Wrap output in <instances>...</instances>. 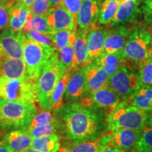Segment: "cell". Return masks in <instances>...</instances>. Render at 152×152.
I'll use <instances>...</instances> for the list:
<instances>
[{
  "instance_id": "6da1fadb",
  "label": "cell",
  "mask_w": 152,
  "mask_h": 152,
  "mask_svg": "<svg viewBox=\"0 0 152 152\" xmlns=\"http://www.w3.org/2000/svg\"><path fill=\"white\" fill-rule=\"evenodd\" d=\"M54 112L59 117L66 135L74 142L96 140L106 128L107 115L92 106L75 102Z\"/></svg>"
},
{
  "instance_id": "7a4b0ae2",
  "label": "cell",
  "mask_w": 152,
  "mask_h": 152,
  "mask_svg": "<svg viewBox=\"0 0 152 152\" xmlns=\"http://www.w3.org/2000/svg\"><path fill=\"white\" fill-rule=\"evenodd\" d=\"M127 65L138 68L152 57V33L144 26H134L121 52Z\"/></svg>"
},
{
  "instance_id": "3957f363",
  "label": "cell",
  "mask_w": 152,
  "mask_h": 152,
  "mask_svg": "<svg viewBox=\"0 0 152 152\" xmlns=\"http://www.w3.org/2000/svg\"><path fill=\"white\" fill-rule=\"evenodd\" d=\"M149 115L123 101L106 116V130L109 132L121 128L143 130L147 125Z\"/></svg>"
},
{
  "instance_id": "277c9868",
  "label": "cell",
  "mask_w": 152,
  "mask_h": 152,
  "mask_svg": "<svg viewBox=\"0 0 152 152\" xmlns=\"http://www.w3.org/2000/svg\"><path fill=\"white\" fill-rule=\"evenodd\" d=\"M66 72L61 65L58 52L51 56L37 81L39 106L43 111H51V101L55 87Z\"/></svg>"
},
{
  "instance_id": "5b68a950",
  "label": "cell",
  "mask_w": 152,
  "mask_h": 152,
  "mask_svg": "<svg viewBox=\"0 0 152 152\" xmlns=\"http://www.w3.org/2000/svg\"><path fill=\"white\" fill-rule=\"evenodd\" d=\"M36 113L34 104L0 99V128L4 130H26Z\"/></svg>"
},
{
  "instance_id": "8992f818",
  "label": "cell",
  "mask_w": 152,
  "mask_h": 152,
  "mask_svg": "<svg viewBox=\"0 0 152 152\" xmlns=\"http://www.w3.org/2000/svg\"><path fill=\"white\" fill-rule=\"evenodd\" d=\"M23 59L30 78L37 81L43 68L56 52L53 47L42 45L23 35Z\"/></svg>"
},
{
  "instance_id": "52a82bcc",
  "label": "cell",
  "mask_w": 152,
  "mask_h": 152,
  "mask_svg": "<svg viewBox=\"0 0 152 152\" xmlns=\"http://www.w3.org/2000/svg\"><path fill=\"white\" fill-rule=\"evenodd\" d=\"M0 99L35 105L38 102L37 81L0 77Z\"/></svg>"
},
{
  "instance_id": "ba28073f",
  "label": "cell",
  "mask_w": 152,
  "mask_h": 152,
  "mask_svg": "<svg viewBox=\"0 0 152 152\" xmlns=\"http://www.w3.org/2000/svg\"><path fill=\"white\" fill-rule=\"evenodd\" d=\"M109 87L127 101L141 87L138 68L126 65L109 77Z\"/></svg>"
},
{
  "instance_id": "9c48e42d",
  "label": "cell",
  "mask_w": 152,
  "mask_h": 152,
  "mask_svg": "<svg viewBox=\"0 0 152 152\" xmlns=\"http://www.w3.org/2000/svg\"><path fill=\"white\" fill-rule=\"evenodd\" d=\"M121 99L109 87L96 92L89 93L81 100L80 103L85 105L92 106L108 115L121 103Z\"/></svg>"
},
{
  "instance_id": "30bf717a",
  "label": "cell",
  "mask_w": 152,
  "mask_h": 152,
  "mask_svg": "<svg viewBox=\"0 0 152 152\" xmlns=\"http://www.w3.org/2000/svg\"><path fill=\"white\" fill-rule=\"evenodd\" d=\"M0 55L23 59V34L10 28L4 30L0 33Z\"/></svg>"
},
{
  "instance_id": "8fae6325",
  "label": "cell",
  "mask_w": 152,
  "mask_h": 152,
  "mask_svg": "<svg viewBox=\"0 0 152 152\" xmlns=\"http://www.w3.org/2000/svg\"><path fill=\"white\" fill-rule=\"evenodd\" d=\"M70 77L64 94V104L75 103L80 98L87 93V81L85 68L73 71Z\"/></svg>"
},
{
  "instance_id": "7c38bea8",
  "label": "cell",
  "mask_w": 152,
  "mask_h": 152,
  "mask_svg": "<svg viewBox=\"0 0 152 152\" xmlns=\"http://www.w3.org/2000/svg\"><path fill=\"white\" fill-rule=\"evenodd\" d=\"M46 15L49 26L53 30V35L61 30L77 29V24L73 16L60 4L49 9Z\"/></svg>"
},
{
  "instance_id": "4fadbf2b",
  "label": "cell",
  "mask_w": 152,
  "mask_h": 152,
  "mask_svg": "<svg viewBox=\"0 0 152 152\" xmlns=\"http://www.w3.org/2000/svg\"><path fill=\"white\" fill-rule=\"evenodd\" d=\"M134 27L130 24L121 25L109 30L104 43V52L113 54L122 52Z\"/></svg>"
},
{
  "instance_id": "5bb4252c",
  "label": "cell",
  "mask_w": 152,
  "mask_h": 152,
  "mask_svg": "<svg viewBox=\"0 0 152 152\" xmlns=\"http://www.w3.org/2000/svg\"><path fill=\"white\" fill-rule=\"evenodd\" d=\"M101 5L98 0H83L77 18L80 30L88 33L99 21Z\"/></svg>"
},
{
  "instance_id": "9a60e30c",
  "label": "cell",
  "mask_w": 152,
  "mask_h": 152,
  "mask_svg": "<svg viewBox=\"0 0 152 152\" xmlns=\"http://www.w3.org/2000/svg\"><path fill=\"white\" fill-rule=\"evenodd\" d=\"M87 92L92 93L109 87V76L96 59L85 67Z\"/></svg>"
},
{
  "instance_id": "2e32d148",
  "label": "cell",
  "mask_w": 152,
  "mask_h": 152,
  "mask_svg": "<svg viewBox=\"0 0 152 152\" xmlns=\"http://www.w3.org/2000/svg\"><path fill=\"white\" fill-rule=\"evenodd\" d=\"M143 130L130 129H118L111 132L110 144L123 152L136 150L137 144L141 137Z\"/></svg>"
},
{
  "instance_id": "e0dca14e",
  "label": "cell",
  "mask_w": 152,
  "mask_h": 152,
  "mask_svg": "<svg viewBox=\"0 0 152 152\" xmlns=\"http://www.w3.org/2000/svg\"><path fill=\"white\" fill-rule=\"evenodd\" d=\"M0 77L15 80L30 78L23 59L4 55H0Z\"/></svg>"
},
{
  "instance_id": "ac0fdd59",
  "label": "cell",
  "mask_w": 152,
  "mask_h": 152,
  "mask_svg": "<svg viewBox=\"0 0 152 152\" xmlns=\"http://www.w3.org/2000/svg\"><path fill=\"white\" fill-rule=\"evenodd\" d=\"M140 5L141 0H127L123 1L120 5L110 26L115 27L121 25H128L135 21L142 14Z\"/></svg>"
},
{
  "instance_id": "d6986e66",
  "label": "cell",
  "mask_w": 152,
  "mask_h": 152,
  "mask_svg": "<svg viewBox=\"0 0 152 152\" xmlns=\"http://www.w3.org/2000/svg\"><path fill=\"white\" fill-rule=\"evenodd\" d=\"M109 29L96 25L87 33V41L90 59H96L104 52V43Z\"/></svg>"
},
{
  "instance_id": "ffe728a7",
  "label": "cell",
  "mask_w": 152,
  "mask_h": 152,
  "mask_svg": "<svg viewBox=\"0 0 152 152\" xmlns=\"http://www.w3.org/2000/svg\"><path fill=\"white\" fill-rule=\"evenodd\" d=\"M87 36V32L84 30H80L77 33V37L73 45L74 58L72 71L85 68L92 61L89 56Z\"/></svg>"
},
{
  "instance_id": "44dd1931",
  "label": "cell",
  "mask_w": 152,
  "mask_h": 152,
  "mask_svg": "<svg viewBox=\"0 0 152 152\" xmlns=\"http://www.w3.org/2000/svg\"><path fill=\"white\" fill-rule=\"evenodd\" d=\"M33 138L24 130H14L7 133L5 143L13 152H25L31 148Z\"/></svg>"
},
{
  "instance_id": "7402d4cb",
  "label": "cell",
  "mask_w": 152,
  "mask_h": 152,
  "mask_svg": "<svg viewBox=\"0 0 152 152\" xmlns=\"http://www.w3.org/2000/svg\"><path fill=\"white\" fill-rule=\"evenodd\" d=\"M111 132L102 135L96 140L74 142L69 148L71 152H102L110 144Z\"/></svg>"
},
{
  "instance_id": "603a6c76",
  "label": "cell",
  "mask_w": 152,
  "mask_h": 152,
  "mask_svg": "<svg viewBox=\"0 0 152 152\" xmlns=\"http://www.w3.org/2000/svg\"><path fill=\"white\" fill-rule=\"evenodd\" d=\"M126 102L142 111H152V86H142Z\"/></svg>"
},
{
  "instance_id": "cb8c5ba5",
  "label": "cell",
  "mask_w": 152,
  "mask_h": 152,
  "mask_svg": "<svg viewBox=\"0 0 152 152\" xmlns=\"http://www.w3.org/2000/svg\"><path fill=\"white\" fill-rule=\"evenodd\" d=\"M96 60L104 68L109 77L127 65L121 53L103 52Z\"/></svg>"
},
{
  "instance_id": "d4e9b609",
  "label": "cell",
  "mask_w": 152,
  "mask_h": 152,
  "mask_svg": "<svg viewBox=\"0 0 152 152\" xmlns=\"http://www.w3.org/2000/svg\"><path fill=\"white\" fill-rule=\"evenodd\" d=\"M31 148L41 152H57L60 148V137L56 133L33 139Z\"/></svg>"
},
{
  "instance_id": "484cf974",
  "label": "cell",
  "mask_w": 152,
  "mask_h": 152,
  "mask_svg": "<svg viewBox=\"0 0 152 152\" xmlns=\"http://www.w3.org/2000/svg\"><path fill=\"white\" fill-rule=\"evenodd\" d=\"M30 14V8L23 5L18 4L14 1V5L11 9L9 26L16 32H21L23 26Z\"/></svg>"
},
{
  "instance_id": "4316f807",
  "label": "cell",
  "mask_w": 152,
  "mask_h": 152,
  "mask_svg": "<svg viewBox=\"0 0 152 152\" xmlns=\"http://www.w3.org/2000/svg\"><path fill=\"white\" fill-rule=\"evenodd\" d=\"M72 71H67L57 83L53 92L52 101H51L52 111H56L65 106L64 102V94H65L66 86H67L68 82L69 80Z\"/></svg>"
},
{
  "instance_id": "83f0119b",
  "label": "cell",
  "mask_w": 152,
  "mask_h": 152,
  "mask_svg": "<svg viewBox=\"0 0 152 152\" xmlns=\"http://www.w3.org/2000/svg\"><path fill=\"white\" fill-rule=\"evenodd\" d=\"M121 4L120 0H104L101 5L99 23L104 26L111 23Z\"/></svg>"
},
{
  "instance_id": "f1b7e54d",
  "label": "cell",
  "mask_w": 152,
  "mask_h": 152,
  "mask_svg": "<svg viewBox=\"0 0 152 152\" xmlns=\"http://www.w3.org/2000/svg\"><path fill=\"white\" fill-rule=\"evenodd\" d=\"M77 29L65 30L58 31L51 35L55 50L59 52L61 49L70 45H74L77 37Z\"/></svg>"
},
{
  "instance_id": "f546056e",
  "label": "cell",
  "mask_w": 152,
  "mask_h": 152,
  "mask_svg": "<svg viewBox=\"0 0 152 152\" xmlns=\"http://www.w3.org/2000/svg\"><path fill=\"white\" fill-rule=\"evenodd\" d=\"M74 45H68L58 52L61 65L66 72L72 71L74 58Z\"/></svg>"
},
{
  "instance_id": "4dcf8cb0",
  "label": "cell",
  "mask_w": 152,
  "mask_h": 152,
  "mask_svg": "<svg viewBox=\"0 0 152 152\" xmlns=\"http://www.w3.org/2000/svg\"><path fill=\"white\" fill-rule=\"evenodd\" d=\"M55 123L56 122L54 115H52L49 111H43L42 110L41 112L38 113H37L34 115L29 126L28 127L26 130L36 128V127L50 125Z\"/></svg>"
},
{
  "instance_id": "1f68e13d",
  "label": "cell",
  "mask_w": 152,
  "mask_h": 152,
  "mask_svg": "<svg viewBox=\"0 0 152 152\" xmlns=\"http://www.w3.org/2000/svg\"><path fill=\"white\" fill-rule=\"evenodd\" d=\"M137 152L152 151V127L147 125L137 144Z\"/></svg>"
},
{
  "instance_id": "d6a6232c",
  "label": "cell",
  "mask_w": 152,
  "mask_h": 152,
  "mask_svg": "<svg viewBox=\"0 0 152 152\" xmlns=\"http://www.w3.org/2000/svg\"><path fill=\"white\" fill-rule=\"evenodd\" d=\"M14 5V0L0 1V32L5 30L9 25L11 9Z\"/></svg>"
},
{
  "instance_id": "836d02e7",
  "label": "cell",
  "mask_w": 152,
  "mask_h": 152,
  "mask_svg": "<svg viewBox=\"0 0 152 152\" xmlns=\"http://www.w3.org/2000/svg\"><path fill=\"white\" fill-rule=\"evenodd\" d=\"M138 73L141 86H152V57L139 66Z\"/></svg>"
},
{
  "instance_id": "e575fe53",
  "label": "cell",
  "mask_w": 152,
  "mask_h": 152,
  "mask_svg": "<svg viewBox=\"0 0 152 152\" xmlns=\"http://www.w3.org/2000/svg\"><path fill=\"white\" fill-rule=\"evenodd\" d=\"M33 28L34 30L45 35L51 36L53 35V30L49 26L47 15L33 16Z\"/></svg>"
},
{
  "instance_id": "d590c367",
  "label": "cell",
  "mask_w": 152,
  "mask_h": 152,
  "mask_svg": "<svg viewBox=\"0 0 152 152\" xmlns=\"http://www.w3.org/2000/svg\"><path fill=\"white\" fill-rule=\"evenodd\" d=\"M56 129L57 123H55L50 125L36 127V128L32 129H28V130H26V131L30 134L32 138L36 139L49 135V134H52V133H55Z\"/></svg>"
},
{
  "instance_id": "8d00e7d4",
  "label": "cell",
  "mask_w": 152,
  "mask_h": 152,
  "mask_svg": "<svg viewBox=\"0 0 152 152\" xmlns=\"http://www.w3.org/2000/svg\"><path fill=\"white\" fill-rule=\"evenodd\" d=\"M50 9V0H36L30 7V11L34 16H45Z\"/></svg>"
},
{
  "instance_id": "74e56055",
  "label": "cell",
  "mask_w": 152,
  "mask_h": 152,
  "mask_svg": "<svg viewBox=\"0 0 152 152\" xmlns=\"http://www.w3.org/2000/svg\"><path fill=\"white\" fill-rule=\"evenodd\" d=\"M83 0H62L60 4L65 7L71 13L77 23V18Z\"/></svg>"
},
{
  "instance_id": "f35d334b",
  "label": "cell",
  "mask_w": 152,
  "mask_h": 152,
  "mask_svg": "<svg viewBox=\"0 0 152 152\" xmlns=\"http://www.w3.org/2000/svg\"><path fill=\"white\" fill-rule=\"evenodd\" d=\"M25 35H26L28 38H29V39H33V40H35L36 42H37L42 44V45L54 47V45H53L51 36L44 35V34L39 33L37 30L34 29L30 30V31Z\"/></svg>"
},
{
  "instance_id": "ab89813d",
  "label": "cell",
  "mask_w": 152,
  "mask_h": 152,
  "mask_svg": "<svg viewBox=\"0 0 152 152\" xmlns=\"http://www.w3.org/2000/svg\"><path fill=\"white\" fill-rule=\"evenodd\" d=\"M141 9L146 25H152V0H141Z\"/></svg>"
},
{
  "instance_id": "60d3db41",
  "label": "cell",
  "mask_w": 152,
  "mask_h": 152,
  "mask_svg": "<svg viewBox=\"0 0 152 152\" xmlns=\"http://www.w3.org/2000/svg\"><path fill=\"white\" fill-rule=\"evenodd\" d=\"M33 16L34 15L32 14L31 11H30V14L28 15L27 20H26V23H25L23 28L20 32V33L23 34V35H26L30 30L33 29Z\"/></svg>"
},
{
  "instance_id": "b9f144b4",
  "label": "cell",
  "mask_w": 152,
  "mask_h": 152,
  "mask_svg": "<svg viewBox=\"0 0 152 152\" xmlns=\"http://www.w3.org/2000/svg\"><path fill=\"white\" fill-rule=\"evenodd\" d=\"M35 1L36 0H14L15 3L16 4L23 5L25 7H28V8H30V7L33 4Z\"/></svg>"
},
{
  "instance_id": "7bdbcfd3",
  "label": "cell",
  "mask_w": 152,
  "mask_h": 152,
  "mask_svg": "<svg viewBox=\"0 0 152 152\" xmlns=\"http://www.w3.org/2000/svg\"><path fill=\"white\" fill-rule=\"evenodd\" d=\"M102 152H123V151L109 144V145H108L107 147H106Z\"/></svg>"
},
{
  "instance_id": "ee69618b",
  "label": "cell",
  "mask_w": 152,
  "mask_h": 152,
  "mask_svg": "<svg viewBox=\"0 0 152 152\" xmlns=\"http://www.w3.org/2000/svg\"><path fill=\"white\" fill-rule=\"evenodd\" d=\"M0 152H13L11 151L7 144L5 143V142H1L0 143Z\"/></svg>"
},
{
  "instance_id": "f6af8a7d",
  "label": "cell",
  "mask_w": 152,
  "mask_h": 152,
  "mask_svg": "<svg viewBox=\"0 0 152 152\" xmlns=\"http://www.w3.org/2000/svg\"><path fill=\"white\" fill-rule=\"evenodd\" d=\"M62 0H50V6H51V8L52 7H56V6L58 5L61 2Z\"/></svg>"
},
{
  "instance_id": "bcb514c9",
  "label": "cell",
  "mask_w": 152,
  "mask_h": 152,
  "mask_svg": "<svg viewBox=\"0 0 152 152\" xmlns=\"http://www.w3.org/2000/svg\"><path fill=\"white\" fill-rule=\"evenodd\" d=\"M57 152H71V151H70L69 148L66 147H60L59 149L57 151Z\"/></svg>"
},
{
  "instance_id": "7dc6e473",
  "label": "cell",
  "mask_w": 152,
  "mask_h": 152,
  "mask_svg": "<svg viewBox=\"0 0 152 152\" xmlns=\"http://www.w3.org/2000/svg\"><path fill=\"white\" fill-rule=\"evenodd\" d=\"M147 125H149V126L152 127V113L150 114V115H149V119H148Z\"/></svg>"
},
{
  "instance_id": "c3c4849f",
  "label": "cell",
  "mask_w": 152,
  "mask_h": 152,
  "mask_svg": "<svg viewBox=\"0 0 152 152\" xmlns=\"http://www.w3.org/2000/svg\"><path fill=\"white\" fill-rule=\"evenodd\" d=\"M25 152H41V151H37V150L34 149H33V148H30L29 149H28L27 151H25Z\"/></svg>"
},
{
  "instance_id": "681fc988",
  "label": "cell",
  "mask_w": 152,
  "mask_h": 152,
  "mask_svg": "<svg viewBox=\"0 0 152 152\" xmlns=\"http://www.w3.org/2000/svg\"><path fill=\"white\" fill-rule=\"evenodd\" d=\"M127 1V0H120V1H121V3L123 2V1Z\"/></svg>"
},
{
  "instance_id": "f907efd6",
  "label": "cell",
  "mask_w": 152,
  "mask_h": 152,
  "mask_svg": "<svg viewBox=\"0 0 152 152\" xmlns=\"http://www.w3.org/2000/svg\"><path fill=\"white\" fill-rule=\"evenodd\" d=\"M98 1H99V2L101 3V1H104V0H98Z\"/></svg>"
},
{
  "instance_id": "816d5d0a",
  "label": "cell",
  "mask_w": 152,
  "mask_h": 152,
  "mask_svg": "<svg viewBox=\"0 0 152 152\" xmlns=\"http://www.w3.org/2000/svg\"><path fill=\"white\" fill-rule=\"evenodd\" d=\"M150 152H152V151H150Z\"/></svg>"
},
{
  "instance_id": "f5cc1de1",
  "label": "cell",
  "mask_w": 152,
  "mask_h": 152,
  "mask_svg": "<svg viewBox=\"0 0 152 152\" xmlns=\"http://www.w3.org/2000/svg\"><path fill=\"white\" fill-rule=\"evenodd\" d=\"M0 1H1V0H0Z\"/></svg>"
}]
</instances>
